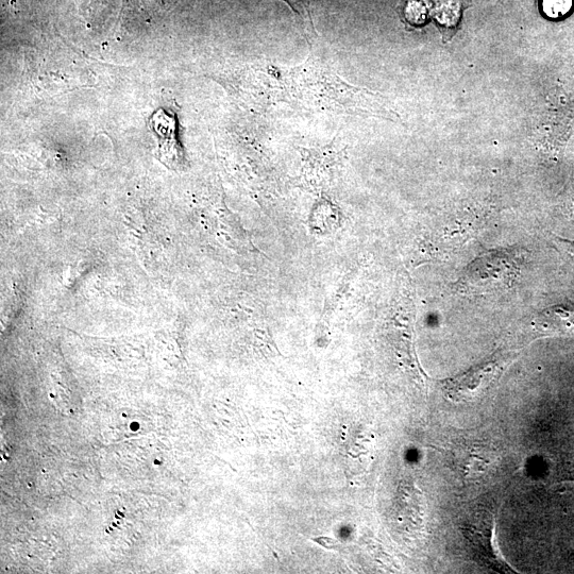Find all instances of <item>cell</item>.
<instances>
[{
	"label": "cell",
	"instance_id": "ba28073f",
	"mask_svg": "<svg viewBox=\"0 0 574 574\" xmlns=\"http://www.w3.org/2000/svg\"><path fill=\"white\" fill-rule=\"evenodd\" d=\"M287 6H289L294 13L298 16L302 23V26L311 33V35H316V31L313 24V19L310 11V0H282Z\"/></svg>",
	"mask_w": 574,
	"mask_h": 574
},
{
	"label": "cell",
	"instance_id": "5b68a950",
	"mask_svg": "<svg viewBox=\"0 0 574 574\" xmlns=\"http://www.w3.org/2000/svg\"><path fill=\"white\" fill-rule=\"evenodd\" d=\"M150 125L157 134L163 156L167 159H172L171 157L178 159L179 148L174 117L163 110H159L150 118Z\"/></svg>",
	"mask_w": 574,
	"mask_h": 574
},
{
	"label": "cell",
	"instance_id": "52a82bcc",
	"mask_svg": "<svg viewBox=\"0 0 574 574\" xmlns=\"http://www.w3.org/2000/svg\"><path fill=\"white\" fill-rule=\"evenodd\" d=\"M404 19L413 26L426 23L428 19V6L424 0H409L403 8Z\"/></svg>",
	"mask_w": 574,
	"mask_h": 574
},
{
	"label": "cell",
	"instance_id": "3957f363",
	"mask_svg": "<svg viewBox=\"0 0 574 574\" xmlns=\"http://www.w3.org/2000/svg\"><path fill=\"white\" fill-rule=\"evenodd\" d=\"M518 265L510 252H494L471 264L468 281L472 284L509 282L517 274Z\"/></svg>",
	"mask_w": 574,
	"mask_h": 574
},
{
	"label": "cell",
	"instance_id": "9c48e42d",
	"mask_svg": "<svg viewBox=\"0 0 574 574\" xmlns=\"http://www.w3.org/2000/svg\"><path fill=\"white\" fill-rule=\"evenodd\" d=\"M543 8L550 18H563L572 8V0H543Z\"/></svg>",
	"mask_w": 574,
	"mask_h": 574
},
{
	"label": "cell",
	"instance_id": "7a4b0ae2",
	"mask_svg": "<svg viewBox=\"0 0 574 574\" xmlns=\"http://www.w3.org/2000/svg\"><path fill=\"white\" fill-rule=\"evenodd\" d=\"M501 365V361H489L470 369L466 374L446 381L444 383L446 395L454 401H467L475 398L496 378Z\"/></svg>",
	"mask_w": 574,
	"mask_h": 574
},
{
	"label": "cell",
	"instance_id": "8992f818",
	"mask_svg": "<svg viewBox=\"0 0 574 574\" xmlns=\"http://www.w3.org/2000/svg\"><path fill=\"white\" fill-rule=\"evenodd\" d=\"M458 459L461 460L460 462L458 461L459 467L466 474H471L474 471H483L485 467L492 463L487 452L484 449L477 448H467V452L460 455Z\"/></svg>",
	"mask_w": 574,
	"mask_h": 574
},
{
	"label": "cell",
	"instance_id": "277c9868",
	"mask_svg": "<svg viewBox=\"0 0 574 574\" xmlns=\"http://www.w3.org/2000/svg\"><path fill=\"white\" fill-rule=\"evenodd\" d=\"M535 326L546 334L574 333V308L555 306L546 309L535 319Z\"/></svg>",
	"mask_w": 574,
	"mask_h": 574
},
{
	"label": "cell",
	"instance_id": "30bf717a",
	"mask_svg": "<svg viewBox=\"0 0 574 574\" xmlns=\"http://www.w3.org/2000/svg\"><path fill=\"white\" fill-rule=\"evenodd\" d=\"M560 242L563 244L565 249L570 253V255L574 258V242L564 240H561Z\"/></svg>",
	"mask_w": 574,
	"mask_h": 574
},
{
	"label": "cell",
	"instance_id": "6da1fadb",
	"mask_svg": "<svg viewBox=\"0 0 574 574\" xmlns=\"http://www.w3.org/2000/svg\"><path fill=\"white\" fill-rule=\"evenodd\" d=\"M248 80V99L260 112L286 105L301 111L359 113L400 120L385 97L351 86L314 55L292 69L260 62L251 67Z\"/></svg>",
	"mask_w": 574,
	"mask_h": 574
}]
</instances>
